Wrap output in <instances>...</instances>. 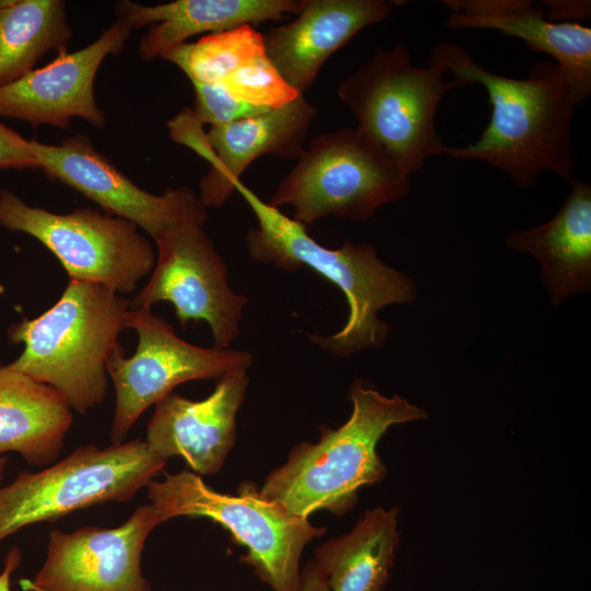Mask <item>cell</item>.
I'll use <instances>...</instances> for the list:
<instances>
[{"instance_id":"1","label":"cell","mask_w":591,"mask_h":591,"mask_svg":"<svg viewBox=\"0 0 591 591\" xmlns=\"http://www.w3.org/2000/svg\"><path fill=\"white\" fill-rule=\"evenodd\" d=\"M428 63L450 73L453 88L482 85L491 105L489 123L478 140L447 147L445 155L487 162L519 188L532 186L545 172L573 181L577 155L571 126L579 103L554 61H538L528 78L514 79L487 70L457 44L441 42L432 48Z\"/></svg>"},{"instance_id":"2","label":"cell","mask_w":591,"mask_h":591,"mask_svg":"<svg viewBox=\"0 0 591 591\" xmlns=\"http://www.w3.org/2000/svg\"><path fill=\"white\" fill-rule=\"evenodd\" d=\"M234 188L258 224L246 234L252 259L285 270L309 267L346 297L349 314L341 329L326 337L313 336L312 340L338 357L382 346L389 326L378 313L391 304L413 302V279L380 259L371 244L346 242L339 248L325 247L309 235L305 225L260 199L242 181Z\"/></svg>"},{"instance_id":"3","label":"cell","mask_w":591,"mask_h":591,"mask_svg":"<svg viewBox=\"0 0 591 591\" xmlns=\"http://www.w3.org/2000/svg\"><path fill=\"white\" fill-rule=\"evenodd\" d=\"M348 395L349 419L337 429L320 427L317 442L296 445L257 488L262 498L303 519L318 510L343 515L355 506L362 486L386 476L376 447L390 427L428 417L407 398L384 396L362 380L350 384Z\"/></svg>"},{"instance_id":"4","label":"cell","mask_w":591,"mask_h":591,"mask_svg":"<svg viewBox=\"0 0 591 591\" xmlns=\"http://www.w3.org/2000/svg\"><path fill=\"white\" fill-rule=\"evenodd\" d=\"M130 301L99 283L70 279L60 299L35 318L8 329L22 343V354L9 366L51 386L84 414L106 395V360L126 329Z\"/></svg>"},{"instance_id":"5","label":"cell","mask_w":591,"mask_h":591,"mask_svg":"<svg viewBox=\"0 0 591 591\" xmlns=\"http://www.w3.org/2000/svg\"><path fill=\"white\" fill-rule=\"evenodd\" d=\"M410 189V175L389 152L358 126L345 127L315 136L268 204L291 207L306 227L327 217L370 219Z\"/></svg>"},{"instance_id":"6","label":"cell","mask_w":591,"mask_h":591,"mask_svg":"<svg viewBox=\"0 0 591 591\" xmlns=\"http://www.w3.org/2000/svg\"><path fill=\"white\" fill-rule=\"evenodd\" d=\"M447 71L428 63L417 67L407 47H378L370 60L344 78L337 96L358 120V127L412 175L447 146L434 124L442 97L453 89Z\"/></svg>"},{"instance_id":"7","label":"cell","mask_w":591,"mask_h":591,"mask_svg":"<svg viewBox=\"0 0 591 591\" xmlns=\"http://www.w3.org/2000/svg\"><path fill=\"white\" fill-rule=\"evenodd\" d=\"M237 493H218L186 470L165 473L163 480L153 479L147 486L150 505L162 523L176 517L210 519L245 546L247 553L241 559L273 591H300L302 553L325 529L262 498L252 483H242Z\"/></svg>"},{"instance_id":"8","label":"cell","mask_w":591,"mask_h":591,"mask_svg":"<svg viewBox=\"0 0 591 591\" xmlns=\"http://www.w3.org/2000/svg\"><path fill=\"white\" fill-rule=\"evenodd\" d=\"M166 462L146 441L135 439L106 448L82 445L40 472L21 471L0 488V542L27 525L76 510L130 501Z\"/></svg>"},{"instance_id":"9","label":"cell","mask_w":591,"mask_h":591,"mask_svg":"<svg viewBox=\"0 0 591 591\" xmlns=\"http://www.w3.org/2000/svg\"><path fill=\"white\" fill-rule=\"evenodd\" d=\"M0 225L39 241L70 279L103 285L119 294L134 292L155 264L150 242L135 223L92 208L56 213L2 188Z\"/></svg>"},{"instance_id":"10","label":"cell","mask_w":591,"mask_h":591,"mask_svg":"<svg viewBox=\"0 0 591 591\" xmlns=\"http://www.w3.org/2000/svg\"><path fill=\"white\" fill-rule=\"evenodd\" d=\"M126 328L138 335L136 352L126 358L118 343L105 364L116 395L109 432L113 444L123 443L140 415L175 386L194 380H219L232 371L247 370L253 362V355L245 350L206 348L183 340L151 310H129Z\"/></svg>"},{"instance_id":"11","label":"cell","mask_w":591,"mask_h":591,"mask_svg":"<svg viewBox=\"0 0 591 591\" xmlns=\"http://www.w3.org/2000/svg\"><path fill=\"white\" fill-rule=\"evenodd\" d=\"M204 223L186 221L154 240L158 255L151 277L129 300V309L151 310L155 303L170 302L184 328L188 322L204 321L213 347L225 349L240 335L247 299L231 289L227 263Z\"/></svg>"},{"instance_id":"12","label":"cell","mask_w":591,"mask_h":591,"mask_svg":"<svg viewBox=\"0 0 591 591\" xmlns=\"http://www.w3.org/2000/svg\"><path fill=\"white\" fill-rule=\"evenodd\" d=\"M31 147L48 179L76 189L104 213L135 223L153 240L179 223L207 219V208L190 188H167L161 195L140 188L86 135L68 137L59 144L31 140Z\"/></svg>"},{"instance_id":"13","label":"cell","mask_w":591,"mask_h":591,"mask_svg":"<svg viewBox=\"0 0 591 591\" xmlns=\"http://www.w3.org/2000/svg\"><path fill=\"white\" fill-rule=\"evenodd\" d=\"M161 523L147 503L114 529L53 530L44 564L32 580H20V587L24 591H152L141 570V554L150 532Z\"/></svg>"},{"instance_id":"14","label":"cell","mask_w":591,"mask_h":591,"mask_svg":"<svg viewBox=\"0 0 591 591\" xmlns=\"http://www.w3.org/2000/svg\"><path fill=\"white\" fill-rule=\"evenodd\" d=\"M316 114V107L301 94L280 108L212 126L207 132L197 124L183 126L174 141L189 147L210 165L199 183L202 205H224L247 166L263 155L298 159Z\"/></svg>"},{"instance_id":"15","label":"cell","mask_w":591,"mask_h":591,"mask_svg":"<svg viewBox=\"0 0 591 591\" xmlns=\"http://www.w3.org/2000/svg\"><path fill=\"white\" fill-rule=\"evenodd\" d=\"M132 28L117 20L90 45L57 55L48 65L0 88V117L20 119L36 128L67 129L72 118L102 128L106 118L94 95V81L108 55L119 54Z\"/></svg>"},{"instance_id":"16","label":"cell","mask_w":591,"mask_h":591,"mask_svg":"<svg viewBox=\"0 0 591 591\" xmlns=\"http://www.w3.org/2000/svg\"><path fill=\"white\" fill-rule=\"evenodd\" d=\"M248 384L245 369L221 379L212 393L193 401L171 393L155 404L147 429V444L157 455L181 456L192 472L220 471L236 439V415Z\"/></svg>"},{"instance_id":"17","label":"cell","mask_w":591,"mask_h":591,"mask_svg":"<svg viewBox=\"0 0 591 591\" xmlns=\"http://www.w3.org/2000/svg\"><path fill=\"white\" fill-rule=\"evenodd\" d=\"M392 5L385 0H304L293 21L263 33L266 55L303 94L325 61L363 28L387 19Z\"/></svg>"},{"instance_id":"18","label":"cell","mask_w":591,"mask_h":591,"mask_svg":"<svg viewBox=\"0 0 591 591\" xmlns=\"http://www.w3.org/2000/svg\"><path fill=\"white\" fill-rule=\"evenodd\" d=\"M450 9L445 25L453 30H494L544 53L570 82L579 105L591 94V27L556 23L531 0H443Z\"/></svg>"},{"instance_id":"19","label":"cell","mask_w":591,"mask_h":591,"mask_svg":"<svg viewBox=\"0 0 591 591\" xmlns=\"http://www.w3.org/2000/svg\"><path fill=\"white\" fill-rule=\"evenodd\" d=\"M303 5L304 0H175L153 5L119 0L114 8L117 20L132 30L150 26L139 43V56L149 61L192 36L281 20L297 15Z\"/></svg>"},{"instance_id":"20","label":"cell","mask_w":591,"mask_h":591,"mask_svg":"<svg viewBox=\"0 0 591 591\" xmlns=\"http://www.w3.org/2000/svg\"><path fill=\"white\" fill-rule=\"evenodd\" d=\"M559 211L549 221L513 231L507 246L541 264V278L553 305L591 288V186L575 179Z\"/></svg>"},{"instance_id":"21","label":"cell","mask_w":591,"mask_h":591,"mask_svg":"<svg viewBox=\"0 0 591 591\" xmlns=\"http://www.w3.org/2000/svg\"><path fill=\"white\" fill-rule=\"evenodd\" d=\"M71 410L51 386L0 363V456L12 451L31 465L54 463L72 424Z\"/></svg>"},{"instance_id":"22","label":"cell","mask_w":591,"mask_h":591,"mask_svg":"<svg viewBox=\"0 0 591 591\" xmlns=\"http://www.w3.org/2000/svg\"><path fill=\"white\" fill-rule=\"evenodd\" d=\"M398 508L367 510L354 529L315 549L328 591H383L398 546Z\"/></svg>"},{"instance_id":"23","label":"cell","mask_w":591,"mask_h":591,"mask_svg":"<svg viewBox=\"0 0 591 591\" xmlns=\"http://www.w3.org/2000/svg\"><path fill=\"white\" fill-rule=\"evenodd\" d=\"M72 28L62 0H0V88L34 70L48 53H68Z\"/></svg>"},{"instance_id":"24","label":"cell","mask_w":591,"mask_h":591,"mask_svg":"<svg viewBox=\"0 0 591 591\" xmlns=\"http://www.w3.org/2000/svg\"><path fill=\"white\" fill-rule=\"evenodd\" d=\"M265 54L263 33L243 24L181 44L160 58L176 65L192 83L213 84Z\"/></svg>"},{"instance_id":"25","label":"cell","mask_w":591,"mask_h":591,"mask_svg":"<svg viewBox=\"0 0 591 591\" xmlns=\"http://www.w3.org/2000/svg\"><path fill=\"white\" fill-rule=\"evenodd\" d=\"M219 84L235 99L266 109L280 108L301 95L283 79L266 54L241 67Z\"/></svg>"},{"instance_id":"26","label":"cell","mask_w":591,"mask_h":591,"mask_svg":"<svg viewBox=\"0 0 591 591\" xmlns=\"http://www.w3.org/2000/svg\"><path fill=\"white\" fill-rule=\"evenodd\" d=\"M195 105L192 109L196 120L212 126L231 124L269 109L256 107L232 96L221 84L192 83Z\"/></svg>"},{"instance_id":"27","label":"cell","mask_w":591,"mask_h":591,"mask_svg":"<svg viewBox=\"0 0 591 591\" xmlns=\"http://www.w3.org/2000/svg\"><path fill=\"white\" fill-rule=\"evenodd\" d=\"M7 170H39L31 140L0 121V173Z\"/></svg>"},{"instance_id":"28","label":"cell","mask_w":591,"mask_h":591,"mask_svg":"<svg viewBox=\"0 0 591 591\" xmlns=\"http://www.w3.org/2000/svg\"><path fill=\"white\" fill-rule=\"evenodd\" d=\"M545 11V18L556 23H580L591 15V4L588 0H544L540 1Z\"/></svg>"},{"instance_id":"29","label":"cell","mask_w":591,"mask_h":591,"mask_svg":"<svg viewBox=\"0 0 591 591\" xmlns=\"http://www.w3.org/2000/svg\"><path fill=\"white\" fill-rule=\"evenodd\" d=\"M300 577V591H328L326 579L313 558L301 568Z\"/></svg>"},{"instance_id":"30","label":"cell","mask_w":591,"mask_h":591,"mask_svg":"<svg viewBox=\"0 0 591 591\" xmlns=\"http://www.w3.org/2000/svg\"><path fill=\"white\" fill-rule=\"evenodd\" d=\"M22 555L20 549L16 546L12 547L4 559L3 569L0 572V591H11V577L20 567Z\"/></svg>"},{"instance_id":"31","label":"cell","mask_w":591,"mask_h":591,"mask_svg":"<svg viewBox=\"0 0 591 591\" xmlns=\"http://www.w3.org/2000/svg\"><path fill=\"white\" fill-rule=\"evenodd\" d=\"M5 464H7V457L5 456H0V484H1V480H2Z\"/></svg>"}]
</instances>
